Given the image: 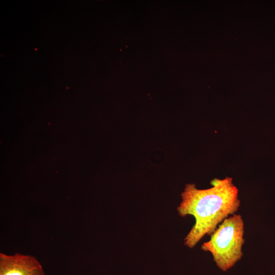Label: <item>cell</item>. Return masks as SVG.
Returning <instances> with one entry per match:
<instances>
[{"instance_id": "obj_1", "label": "cell", "mask_w": 275, "mask_h": 275, "mask_svg": "<svg viewBox=\"0 0 275 275\" xmlns=\"http://www.w3.org/2000/svg\"><path fill=\"white\" fill-rule=\"evenodd\" d=\"M210 184V188L199 189L188 183L181 194L182 201L177 207L179 215H193L196 221L184 240V244L191 249L205 235L210 236L229 215L234 214L240 204L232 178H214Z\"/></svg>"}, {"instance_id": "obj_2", "label": "cell", "mask_w": 275, "mask_h": 275, "mask_svg": "<svg viewBox=\"0 0 275 275\" xmlns=\"http://www.w3.org/2000/svg\"><path fill=\"white\" fill-rule=\"evenodd\" d=\"M244 222L240 214L226 218L204 242L201 249L210 252L217 266L223 271L232 267L243 255Z\"/></svg>"}, {"instance_id": "obj_3", "label": "cell", "mask_w": 275, "mask_h": 275, "mask_svg": "<svg viewBox=\"0 0 275 275\" xmlns=\"http://www.w3.org/2000/svg\"><path fill=\"white\" fill-rule=\"evenodd\" d=\"M0 275H45L39 261L34 256L16 253H0Z\"/></svg>"}]
</instances>
